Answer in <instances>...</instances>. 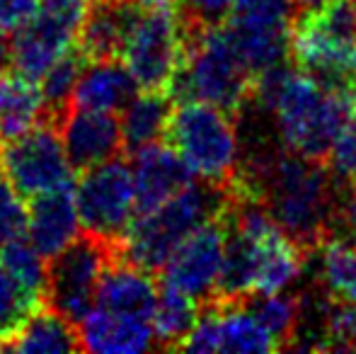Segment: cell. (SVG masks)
Instances as JSON below:
<instances>
[{
    "mask_svg": "<svg viewBox=\"0 0 356 354\" xmlns=\"http://www.w3.org/2000/svg\"><path fill=\"white\" fill-rule=\"evenodd\" d=\"M303 246L289 236L267 209L233 187L225 209V257L211 301L286 291L303 274Z\"/></svg>",
    "mask_w": 356,
    "mask_h": 354,
    "instance_id": "6da1fadb",
    "label": "cell"
},
{
    "mask_svg": "<svg viewBox=\"0 0 356 354\" xmlns=\"http://www.w3.org/2000/svg\"><path fill=\"white\" fill-rule=\"evenodd\" d=\"M250 99L272 114L284 151L313 161L327 158L337 134L356 112L354 99L284 63L254 78Z\"/></svg>",
    "mask_w": 356,
    "mask_h": 354,
    "instance_id": "7a4b0ae2",
    "label": "cell"
},
{
    "mask_svg": "<svg viewBox=\"0 0 356 354\" xmlns=\"http://www.w3.org/2000/svg\"><path fill=\"white\" fill-rule=\"evenodd\" d=\"M233 184L257 199L300 246H318L327 236L337 187L325 161L284 151L264 158L248 175L238 172Z\"/></svg>",
    "mask_w": 356,
    "mask_h": 354,
    "instance_id": "3957f363",
    "label": "cell"
},
{
    "mask_svg": "<svg viewBox=\"0 0 356 354\" xmlns=\"http://www.w3.org/2000/svg\"><path fill=\"white\" fill-rule=\"evenodd\" d=\"M230 199V184H211L204 179L189 182L182 192L170 197L160 207L136 214L117 252L148 272H160L168 257L197 228L223 216Z\"/></svg>",
    "mask_w": 356,
    "mask_h": 354,
    "instance_id": "277c9868",
    "label": "cell"
},
{
    "mask_svg": "<svg viewBox=\"0 0 356 354\" xmlns=\"http://www.w3.org/2000/svg\"><path fill=\"white\" fill-rule=\"evenodd\" d=\"M289 58L325 88L356 102V3L325 0L291 27Z\"/></svg>",
    "mask_w": 356,
    "mask_h": 354,
    "instance_id": "5b68a950",
    "label": "cell"
},
{
    "mask_svg": "<svg viewBox=\"0 0 356 354\" xmlns=\"http://www.w3.org/2000/svg\"><path fill=\"white\" fill-rule=\"evenodd\" d=\"M252 83V73L240 61L223 24H187V54L170 88L172 97L213 104L235 117L250 102Z\"/></svg>",
    "mask_w": 356,
    "mask_h": 354,
    "instance_id": "8992f818",
    "label": "cell"
},
{
    "mask_svg": "<svg viewBox=\"0 0 356 354\" xmlns=\"http://www.w3.org/2000/svg\"><path fill=\"white\" fill-rule=\"evenodd\" d=\"M168 146L194 177L211 184H233L240 172V138L233 114L197 99H179L165 129Z\"/></svg>",
    "mask_w": 356,
    "mask_h": 354,
    "instance_id": "52a82bcc",
    "label": "cell"
},
{
    "mask_svg": "<svg viewBox=\"0 0 356 354\" xmlns=\"http://www.w3.org/2000/svg\"><path fill=\"white\" fill-rule=\"evenodd\" d=\"M187 54V22L179 10L148 8L136 15L119 54L138 90L170 92Z\"/></svg>",
    "mask_w": 356,
    "mask_h": 354,
    "instance_id": "ba28073f",
    "label": "cell"
},
{
    "mask_svg": "<svg viewBox=\"0 0 356 354\" xmlns=\"http://www.w3.org/2000/svg\"><path fill=\"white\" fill-rule=\"evenodd\" d=\"M73 197L83 233L119 248L138 214L131 166L117 156L83 170L73 184Z\"/></svg>",
    "mask_w": 356,
    "mask_h": 354,
    "instance_id": "9c48e42d",
    "label": "cell"
},
{
    "mask_svg": "<svg viewBox=\"0 0 356 354\" xmlns=\"http://www.w3.org/2000/svg\"><path fill=\"white\" fill-rule=\"evenodd\" d=\"M114 255L117 248L83 233L71 246L49 257L44 284L47 306L78 328L80 321L92 311L102 274Z\"/></svg>",
    "mask_w": 356,
    "mask_h": 354,
    "instance_id": "30bf717a",
    "label": "cell"
},
{
    "mask_svg": "<svg viewBox=\"0 0 356 354\" xmlns=\"http://www.w3.org/2000/svg\"><path fill=\"white\" fill-rule=\"evenodd\" d=\"M296 10L291 0H235L223 29L252 78L289 58Z\"/></svg>",
    "mask_w": 356,
    "mask_h": 354,
    "instance_id": "8fae6325",
    "label": "cell"
},
{
    "mask_svg": "<svg viewBox=\"0 0 356 354\" xmlns=\"http://www.w3.org/2000/svg\"><path fill=\"white\" fill-rule=\"evenodd\" d=\"M0 172L22 199L71 187L75 170L66 156L56 122H42L0 143Z\"/></svg>",
    "mask_w": 356,
    "mask_h": 354,
    "instance_id": "7c38bea8",
    "label": "cell"
},
{
    "mask_svg": "<svg viewBox=\"0 0 356 354\" xmlns=\"http://www.w3.org/2000/svg\"><path fill=\"white\" fill-rule=\"evenodd\" d=\"M225 257V214L204 223L163 265V284L204 301L216 296Z\"/></svg>",
    "mask_w": 356,
    "mask_h": 354,
    "instance_id": "4fadbf2b",
    "label": "cell"
},
{
    "mask_svg": "<svg viewBox=\"0 0 356 354\" xmlns=\"http://www.w3.org/2000/svg\"><path fill=\"white\" fill-rule=\"evenodd\" d=\"M56 127L75 172L102 166L124 151L122 124L114 112L71 107Z\"/></svg>",
    "mask_w": 356,
    "mask_h": 354,
    "instance_id": "5bb4252c",
    "label": "cell"
},
{
    "mask_svg": "<svg viewBox=\"0 0 356 354\" xmlns=\"http://www.w3.org/2000/svg\"><path fill=\"white\" fill-rule=\"evenodd\" d=\"M24 236L47 260L71 246L78 236H83L73 184L27 199Z\"/></svg>",
    "mask_w": 356,
    "mask_h": 354,
    "instance_id": "9a60e30c",
    "label": "cell"
},
{
    "mask_svg": "<svg viewBox=\"0 0 356 354\" xmlns=\"http://www.w3.org/2000/svg\"><path fill=\"white\" fill-rule=\"evenodd\" d=\"M131 175L136 189V209L138 214L150 211L182 192L194 175L184 161L168 146V143H150L138 151H131Z\"/></svg>",
    "mask_w": 356,
    "mask_h": 354,
    "instance_id": "2e32d148",
    "label": "cell"
},
{
    "mask_svg": "<svg viewBox=\"0 0 356 354\" xmlns=\"http://www.w3.org/2000/svg\"><path fill=\"white\" fill-rule=\"evenodd\" d=\"M80 350L95 354H134L155 347L148 318L92 306L78 325Z\"/></svg>",
    "mask_w": 356,
    "mask_h": 354,
    "instance_id": "e0dca14e",
    "label": "cell"
},
{
    "mask_svg": "<svg viewBox=\"0 0 356 354\" xmlns=\"http://www.w3.org/2000/svg\"><path fill=\"white\" fill-rule=\"evenodd\" d=\"M141 0H95L78 32V51L85 58H119Z\"/></svg>",
    "mask_w": 356,
    "mask_h": 354,
    "instance_id": "ac0fdd59",
    "label": "cell"
},
{
    "mask_svg": "<svg viewBox=\"0 0 356 354\" xmlns=\"http://www.w3.org/2000/svg\"><path fill=\"white\" fill-rule=\"evenodd\" d=\"M75 39L78 37L71 29L49 19L47 15L34 13V17L29 22H24L17 32L10 34L13 68L39 81L56 58L71 51L75 47Z\"/></svg>",
    "mask_w": 356,
    "mask_h": 354,
    "instance_id": "d6986e66",
    "label": "cell"
},
{
    "mask_svg": "<svg viewBox=\"0 0 356 354\" xmlns=\"http://www.w3.org/2000/svg\"><path fill=\"white\" fill-rule=\"evenodd\" d=\"M136 92L138 86L122 58H88L75 83L71 107L119 114Z\"/></svg>",
    "mask_w": 356,
    "mask_h": 354,
    "instance_id": "ffe728a7",
    "label": "cell"
},
{
    "mask_svg": "<svg viewBox=\"0 0 356 354\" xmlns=\"http://www.w3.org/2000/svg\"><path fill=\"white\" fill-rule=\"evenodd\" d=\"M155 296H158V284L153 282L148 269L134 265L117 252L102 274L95 306L150 321Z\"/></svg>",
    "mask_w": 356,
    "mask_h": 354,
    "instance_id": "44dd1931",
    "label": "cell"
},
{
    "mask_svg": "<svg viewBox=\"0 0 356 354\" xmlns=\"http://www.w3.org/2000/svg\"><path fill=\"white\" fill-rule=\"evenodd\" d=\"M42 122L51 119L47 114L39 83L15 68L0 73V143L29 131Z\"/></svg>",
    "mask_w": 356,
    "mask_h": 354,
    "instance_id": "7402d4cb",
    "label": "cell"
},
{
    "mask_svg": "<svg viewBox=\"0 0 356 354\" xmlns=\"http://www.w3.org/2000/svg\"><path fill=\"white\" fill-rule=\"evenodd\" d=\"M78 350V328L44 303L0 345V352L19 354H66Z\"/></svg>",
    "mask_w": 356,
    "mask_h": 354,
    "instance_id": "603a6c76",
    "label": "cell"
},
{
    "mask_svg": "<svg viewBox=\"0 0 356 354\" xmlns=\"http://www.w3.org/2000/svg\"><path fill=\"white\" fill-rule=\"evenodd\" d=\"M172 112V95L165 90H138L131 102L122 109V138L124 148L129 153L138 151L150 143H158L165 138L168 119Z\"/></svg>",
    "mask_w": 356,
    "mask_h": 354,
    "instance_id": "cb8c5ba5",
    "label": "cell"
},
{
    "mask_svg": "<svg viewBox=\"0 0 356 354\" xmlns=\"http://www.w3.org/2000/svg\"><path fill=\"white\" fill-rule=\"evenodd\" d=\"M199 313H202V308H199L197 298L163 284L158 289L153 313H150V328H153L155 347L179 350L182 342L187 340V335L192 332Z\"/></svg>",
    "mask_w": 356,
    "mask_h": 354,
    "instance_id": "d4e9b609",
    "label": "cell"
},
{
    "mask_svg": "<svg viewBox=\"0 0 356 354\" xmlns=\"http://www.w3.org/2000/svg\"><path fill=\"white\" fill-rule=\"evenodd\" d=\"M320 279L332 296L356 306V241L334 233L320 241Z\"/></svg>",
    "mask_w": 356,
    "mask_h": 354,
    "instance_id": "484cf974",
    "label": "cell"
},
{
    "mask_svg": "<svg viewBox=\"0 0 356 354\" xmlns=\"http://www.w3.org/2000/svg\"><path fill=\"white\" fill-rule=\"evenodd\" d=\"M85 61H88V58L78 51V47H73L71 51H66L61 58H56V61L44 71V76L37 81L39 90H42L44 104H47V114L51 122H58V119L71 109L73 90H75V83H78Z\"/></svg>",
    "mask_w": 356,
    "mask_h": 354,
    "instance_id": "4316f807",
    "label": "cell"
},
{
    "mask_svg": "<svg viewBox=\"0 0 356 354\" xmlns=\"http://www.w3.org/2000/svg\"><path fill=\"white\" fill-rule=\"evenodd\" d=\"M250 308L259 318L269 335L277 340L279 350L296 347V332L300 323V301L293 293L277 291L262 293V296H248Z\"/></svg>",
    "mask_w": 356,
    "mask_h": 354,
    "instance_id": "83f0119b",
    "label": "cell"
},
{
    "mask_svg": "<svg viewBox=\"0 0 356 354\" xmlns=\"http://www.w3.org/2000/svg\"><path fill=\"white\" fill-rule=\"evenodd\" d=\"M44 303L39 293L27 289L0 260V345Z\"/></svg>",
    "mask_w": 356,
    "mask_h": 354,
    "instance_id": "f1b7e54d",
    "label": "cell"
},
{
    "mask_svg": "<svg viewBox=\"0 0 356 354\" xmlns=\"http://www.w3.org/2000/svg\"><path fill=\"white\" fill-rule=\"evenodd\" d=\"M315 350H356V306L332 296L320 301V340Z\"/></svg>",
    "mask_w": 356,
    "mask_h": 354,
    "instance_id": "f546056e",
    "label": "cell"
},
{
    "mask_svg": "<svg viewBox=\"0 0 356 354\" xmlns=\"http://www.w3.org/2000/svg\"><path fill=\"white\" fill-rule=\"evenodd\" d=\"M0 260L3 265L19 279L27 289L44 298V284H47V257L27 241V236L13 238L0 246Z\"/></svg>",
    "mask_w": 356,
    "mask_h": 354,
    "instance_id": "4dcf8cb0",
    "label": "cell"
},
{
    "mask_svg": "<svg viewBox=\"0 0 356 354\" xmlns=\"http://www.w3.org/2000/svg\"><path fill=\"white\" fill-rule=\"evenodd\" d=\"M327 168L344 187H356V112L347 119L342 131L327 151Z\"/></svg>",
    "mask_w": 356,
    "mask_h": 354,
    "instance_id": "1f68e13d",
    "label": "cell"
},
{
    "mask_svg": "<svg viewBox=\"0 0 356 354\" xmlns=\"http://www.w3.org/2000/svg\"><path fill=\"white\" fill-rule=\"evenodd\" d=\"M24 226H27V204L0 172V246L24 236Z\"/></svg>",
    "mask_w": 356,
    "mask_h": 354,
    "instance_id": "d6a6232c",
    "label": "cell"
},
{
    "mask_svg": "<svg viewBox=\"0 0 356 354\" xmlns=\"http://www.w3.org/2000/svg\"><path fill=\"white\" fill-rule=\"evenodd\" d=\"M235 0H179V13L192 27L223 24Z\"/></svg>",
    "mask_w": 356,
    "mask_h": 354,
    "instance_id": "836d02e7",
    "label": "cell"
},
{
    "mask_svg": "<svg viewBox=\"0 0 356 354\" xmlns=\"http://www.w3.org/2000/svg\"><path fill=\"white\" fill-rule=\"evenodd\" d=\"M327 233L356 241V187H347V192L334 202Z\"/></svg>",
    "mask_w": 356,
    "mask_h": 354,
    "instance_id": "e575fe53",
    "label": "cell"
},
{
    "mask_svg": "<svg viewBox=\"0 0 356 354\" xmlns=\"http://www.w3.org/2000/svg\"><path fill=\"white\" fill-rule=\"evenodd\" d=\"M39 0H0V32L13 34L34 17Z\"/></svg>",
    "mask_w": 356,
    "mask_h": 354,
    "instance_id": "d590c367",
    "label": "cell"
},
{
    "mask_svg": "<svg viewBox=\"0 0 356 354\" xmlns=\"http://www.w3.org/2000/svg\"><path fill=\"white\" fill-rule=\"evenodd\" d=\"M13 68V56H10V37L0 32V73Z\"/></svg>",
    "mask_w": 356,
    "mask_h": 354,
    "instance_id": "8d00e7d4",
    "label": "cell"
},
{
    "mask_svg": "<svg viewBox=\"0 0 356 354\" xmlns=\"http://www.w3.org/2000/svg\"><path fill=\"white\" fill-rule=\"evenodd\" d=\"M323 3H325V0H291V5H293L296 15H298V13H308V10L320 8Z\"/></svg>",
    "mask_w": 356,
    "mask_h": 354,
    "instance_id": "74e56055",
    "label": "cell"
},
{
    "mask_svg": "<svg viewBox=\"0 0 356 354\" xmlns=\"http://www.w3.org/2000/svg\"><path fill=\"white\" fill-rule=\"evenodd\" d=\"M148 8H170V10H179V0H141Z\"/></svg>",
    "mask_w": 356,
    "mask_h": 354,
    "instance_id": "f35d334b",
    "label": "cell"
},
{
    "mask_svg": "<svg viewBox=\"0 0 356 354\" xmlns=\"http://www.w3.org/2000/svg\"><path fill=\"white\" fill-rule=\"evenodd\" d=\"M354 3H356V0H354Z\"/></svg>",
    "mask_w": 356,
    "mask_h": 354,
    "instance_id": "ab89813d",
    "label": "cell"
}]
</instances>
